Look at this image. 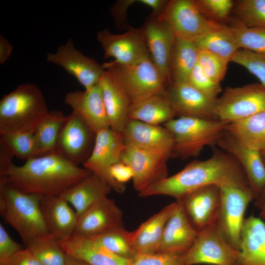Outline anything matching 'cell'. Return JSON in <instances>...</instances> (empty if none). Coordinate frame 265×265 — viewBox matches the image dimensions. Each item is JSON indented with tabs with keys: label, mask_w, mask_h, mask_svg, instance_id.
<instances>
[{
	"label": "cell",
	"mask_w": 265,
	"mask_h": 265,
	"mask_svg": "<svg viewBox=\"0 0 265 265\" xmlns=\"http://www.w3.org/2000/svg\"><path fill=\"white\" fill-rule=\"evenodd\" d=\"M211 185L219 187L249 186L246 175L236 159L220 148H214L209 158L192 161L177 173L152 185L138 195H164L180 201L195 189Z\"/></svg>",
	"instance_id": "6da1fadb"
},
{
	"label": "cell",
	"mask_w": 265,
	"mask_h": 265,
	"mask_svg": "<svg viewBox=\"0 0 265 265\" xmlns=\"http://www.w3.org/2000/svg\"><path fill=\"white\" fill-rule=\"evenodd\" d=\"M92 173L52 152L29 159L21 166L12 163L0 185L41 196H60Z\"/></svg>",
	"instance_id": "7a4b0ae2"
},
{
	"label": "cell",
	"mask_w": 265,
	"mask_h": 265,
	"mask_svg": "<svg viewBox=\"0 0 265 265\" xmlns=\"http://www.w3.org/2000/svg\"><path fill=\"white\" fill-rule=\"evenodd\" d=\"M49 113L36 85H20L0 101V134L34 133Z\"/></svg>",
	"instance_id": "3957f363"
},
{
	"label": "cell",
	"mask_w": 265,
	"mask_h": 265,
	"mask_svg": "<svg viewBox=\"0 0 265 265\" xmlns=\"http://www.w3.org/2000/svg\"><path fill=\"white\" fill-rule=\"evenodd\" d=\"M0 213L26 246L34 238L50 233L38 195L23 192L7 184L0 185Z\"/></svg>",
	"instance_id": "277c9868"
},
{
	"label": "cell",
	"mask_w": 265,
	"mask_h": 265,
	"mask_svg": "<svg viewBox=\"0 0 265 265\" xmlns=\"http://www.w3.org/2000/svg\"><path fill=\"white\" fill-rule=\"evenodd\" d=\"M228 123L219 120L182 116L163 124L172 134V157H197L207 146L216 145L226 131Z\"/></svg>",
	"instance_id": "5b68a950"
},
{
	"label": "cell",
	"mask_w": 265,
	"mask_h": 265,
	"mask_svg": "<svg viewBox=\"0 0 265 265\" xmlns=\"http://www.w3.org/2000/svg\"><path fill=\"white\" fill-rule=\"evenodd\" d=\"M103 65L131 103L154 95H166L167 82L151 57L134 64H122L112 61Z\"/></svg>",
	"instance_id": "8992f818"
},
{
	"label": "cell",
	"mask_w": 265,
	"mask_h": 265,
	"mask_svg": "<svg viewBox=\"0 0 265 265\" xmlns=\"http://www.w3.org/2000/svg\"><path fill=\"white\" fill-rule=\"evenodd\" d=\"M238 250L227 241L217 222L198 232L182 256V265H237Z\"/></svg>",
	"instance_id": "52a82bcc"
},
{
	"label": "cell",
	"mask_w": 265,
	"mask_h": 265,
	"mask_svg": "<svg viewBox=\"0 0 265 265\" xmlns=\"http://www.w3.org/2000/svg\"><path fill=\"white\" fill-rule=\"evenodd\" d=\"M265 110V87L261 83L227 87L216 101L217 119L228 123Z\"/></svg>",
	"instance_id": "ba28073f"
},
{
	"label": "cell",
	"mask_w": 265,
	"mask_h": 265,
	"mask_svg": "<svg viewBox=\"0 0 265 265\" xmlns=\"http://www.w3.org/2000/svg\"><path fill=\"white\" fill-rule=\"evenodd\" d=\"M125 147L123 132L110 128L100 130L96 133L92 153L83 167L106 182L112 189L123 193L125 185L114 180L109 171L113 165L121 161V156Z\"/></svg>",
	"instance_id": "9c48e42d"
},
{
	"label": "cell",
	"mask_w": 265,
	"mask_h": 265,
	"mask_svg": "<svg viewBox=\"0 0 265 265\" xmlns=\"http://www.w3.org/2000/svg\"><path fill=\"white\" fill-rule=\"evenodd\" d=\"M221 202L217 224L230 244L238 250L246 209L254 194L249 186L220 187Z\"/></svg>",
	"instance_id": "30bf717a"
},
{
	"label": "cell",
	"mask_w": 265,
	"mask_h": 265,
	"mask_svg": "<svg viewBox=\"0 0 265 265\" xmlns=\"http://www.w3.org/2000/svg\"><path fill=\"white\" fill-rule=\"evenodd\" d=\"M156 17L168 25L177 39L193 42L214 22L200 12L194 0H168Z\"/></svg>",
	"instance_id": "8fae6325"
},
{
	"label": "cell",
	"mask_w": 265,
	"mask_h": 265,
	"mask_svg": "<svg viewBox=\"0 0 265 265\" xmlns=\"http://www.w3.org/2000/svg\"><path fill=\"white\" fill-rule=\"evenodd\" d=\"M95 136L83 120L72 112L66 116L53 152L76 165L83 164L92 153Z\"/></svg>",
	"instance_id": "7c38bea8"
},
{
	"label": "cell",
	"mask_w": 265,
	"mask_h": 265,
	"mask_svg": "<svg viewBox=\"0 0 265 265\" xmlns=\"http://www.w3.org/2000/svg\"><path fill=\"white\" fill-rule=\"evenodd\" d=\"M97 37L104 50L105 59L113 57L114 62L130 65L151 57L142 27H130L120 34L104 29L98 32Z\"/></svg>",
	"instance_id": "4fadbf2b"
},
{
	"label": "cell",
	"mask_w": 265,
	"mask_h": 265,
	"mask_svg": "<svg viewBox=\"0 0 265 265\" xmlns=\"http://www.w3.org/2000/svg\"><path fill=\"white\" fill-rule=\"evenodd\" d=\"M166 95L176 117H192L218 120L217 99L203 94L188 82L169 83Z\"/></svg>",
	"instance_id": "5bb4252c"
},
{
	"label": "cell",
	"mask_w": 265,
	"mask_h": 265,
	"mask_svg": "<svg viewBox=\"0 0 265 265\" xmlns=\"http://www.w3.org/2000/svg\"><path fill=\"white\" fill-rule=\"evenodd\" d=\"M47 60L62 67L75 77L86 90L91 89L99 82L105 70L103 65L76 49L71 38L60 45L55 53H48Z\"/></svg>",
	"instance_id": "9a60e30c"
},
{
	"label": "cell",
	"mask_w": 265,
	"mask_h": 265,
	"mask_svg": "<svg viewBox=\"0 0 265 265\" xmlns=\"http://www.w3.org/2000/svg\"><path fill=\"white\" fill-rule=\"evenodd\" d=\"M122 132L127 144L159 156L166 160L172 157L173 136L163 126L129 120Z\"/></svg>",
	"instance_id": "2e32d148"
},
{
	"label": "cell",
	"mask_w": 265,
	"mask_h": 265,
	"mask_svg": "<svg viewBox=\"0 0 265 265\" xmlns=\"http://www.w3.org/2000/svg\"><path fill=\"white\" fill-rule=\"evenodd\" d=\"M121 160L133 172V188L140 192L168 177L166 160L162 157L126 144Z\"/></svg>",
	"instance_id": "e0dca14e"
},
{
	"label": "cell",
	"mask_w": 265,
	"mask_h": 265,
	"mask_svg": "<svg viewBox=\"0 0 265 265\" xmlns=\"http://www.w3.org/2000/svg\"><path fill=\"white\" fill-rule=\"evenodd\" d=\"M186 215L198 232L217 221L220 207V189L211 185L198 188L182 201Z\"/></svg>",
	"instance_id": "ac0fdd59"
},
{
	"label": "cell",
	"mask_w": 265,
	"mask_h": 265,
	"mask_svg": "<svg viewBox=\"0 0 265 265\" xmlns=\"http://www.w3.org/2000/svg\"><path fill=\"white\" fill-rule=\"evenodd\" d=\"M123 226L122 212L113 200L106 196L78 217L74 234L92 237Z\"/></svg>",
	"instance_id": "d6986e66"
},
{
	"label": "cell",
	"mask_w": 265,
	"mask_h": 265,
	"mask_svg": "<svg viewBox=\"0 0 265 265\" xmlns=\"http://www.w3.org/2000/svg\"><path fill=\"white\" fill-rule=\"evenodd\" d=\"M216 145L238 162L246 175L255 200L265 186V164L261 152L243 145L227 131Z\"/></svg>",
	"instance_id": "ffe728a7"
},
{
	"label": "cell",
	"mask_w": 265,
	"mask_h": 265,
	"mask_svg": "<svg viewBox=\"0 0 265 265\" xmlns=\"http://www.w3.org/2000/svg\"><path fill=\"white\" fill-rule=\"evenodd\" d=\"M142 28L151 58L168 84L170 60L176 36L167 23L152 15Z\"/></svg>",
	"instance_id": "44dd1931"
},
{
	"label": "cell",
	"mask_w": 265,
	"mask_h": 265,
	"mask_svg": "<svg viewBox=\"0 0 265 265\" xmlns=\"http://www.w3.org/2000/svg\"><path fill=\"white\" fill-rule=\"evenodd\" d=\"M64 102L95 133L110 128L99 81L90 90L68 92Z\"/></svg>",
	"instance_id": "7402d4cb"
},
{
	"label": "cell",
	"mask_w": 265,
	"mask_h": 265,
	"mask_svg": "<svg viewBox=\"0 0 265 265\" xmlns=\"http://www.w3.org/2000/svg\"><path fill=\"white\" fill-rule=\"evenodd\" d=\"M176 202L165 224L158 252L182 255L191 246L198 232L189 221L182 203Z\"/></svg>",
	"instance_id": "603a6c76"
},
{
	"label": "cell",
	"mask_w": 265,
	"mask_h": 265,
	"mask_svg": "<svg viewBox=\"0 0 265 265\" xmlns=\"http://www.w3.org/2000/svg\"><path fill=\"white\" fill-rule=\"evenodd\" d=\"M40 207L50 233L60 241L74 234L78 216L64 199L60 196H40Z\"/></svg>",
	"instance_id": "cb8c5ba5"
},
{
	"label": "cell",
	"mask_w": 265,
	"mask_h": 265,
	"mask_svg": "<svg viewBox=\"0 0 265 265\" xmlns=\"http://www.w3.org/2000/svg\"><path fill=\"white\" fill-rule=\"evenodd\" d=\"M60 242L66 254L89 265H132V259L114 254L90 237L74 234Z\"/></svg>",
	"instance_id": "d4e9b609"
},
{
	"label": "cell",
	"mask_w": 265,
	"mask_h": 265,
	"mask_svg": "<svg viewBox=\"0 0 265 265\" xmlns=\"http://www.w3.org/2000/svg\"><path fill=\"white\" fill-rule=\"evenodd\" d=\"M237 265H265V222L259 217L244 219Z\"/></svg>",
	"instance_id": "484cf974"
},
{
	"label": "cell",
	"mask_w": 265,
	"mask_h": 265,
	"mask_svg": "<svg viewBox=\"0 0 265 265\" xmlns=\"http://www.w3.org/2000/svg\"><path fill=\"white\" fill-rule=\"evenodd\" d=\"M176 205V201L167 205L133 231L132 246L135 255L158 252L165 224Z\"/></svg>",
	"instance_id": "4316f807"
},
{
	"label": "cell",
	"mask_w": 265,
	"mask_h": 265,
	"mask_svg": "<svg viewBox=\"0 0 265 265\" xmlns=\"http://www.w3.org/2000/svg\"><path fill=\"white\" fill-rule=\"evenodd\" d=\"M99 82L110 128L122 132L129 121L128 112L131 102L127 95L105 70Z\"/></svg>",
	"instance_id": "83f0119b"
},
{
	"label": "cell",
	"mask_w": 265,
	"mask_h": 265,
	"mask_svg": "<svg viewBox=\"0 0 265 265\" xmlns=\"http://www.w3.org/2000/svg\"><path fill=\"white\" fill-rule=\"evenodd\" d=\"M112 189L104 180L92 173L60 195L71 204L78 217Z\"/></svg>",
	"instance_id": "f1b7e54d"
},
{
	"label": "cell",
	"mask_w": 265,
	"mask_h": 265,
	"mask_svg": "<svg viewBox=\"0 0 265 265\" xmlns=\"http://www.w3.org/2000/svg\"><path fill=\"white\" fill-rule=\"evenodd\" d=\"M193 43L198 50L212 53L228 63L239 50L230 26L216 22Z\"/></svg>",
	"instance_id": "f546056e"
},
{
	"label": "cell",
	"mask_w": 265,
	"mask_h": 265,
	"mask_svg": "<svg viewBox=\"0 0 265 265\" xmlns=\"http://www.w3.org/2000/svg\"><path fill=\"white\" fill-rule=\"evenodd\" d=\"M175 117L167 95L163 94L154 95L132 103L128 112L130 120L155 125L164 124Z\"/></svg>",
	"instance_id": "4dcf8cb0"
},
{
	"label": "cell",
	"mask_w": 265,
	"mask_h": 265,
	"mask_svg": "<svg viewBox=\"0 0 265 265\" xmlns=\"http://www.w3.org/2000/svg\"><path fill=\"white\" fill-rule=\"evenodd\" d=\"M226 130L245 146L260 152L265 150V110L229 123Z\"/></svg>",
	"instance_id": "1f68e13d"
},
{
	"label": "cell",
	"mask_w": 265,
	"mask_h": 265,
	"mask_svg": "<svg viewBox=\"0 0 265 265\" xmlns=\"http://www.w3.org/2000/svg\"><path fill=\"white\" fill-rule=\"evenodd\" d=\"M198 57V50L193 42L176 38L170 60L169 83L187 82Z\"/></svg>",
	"instance_id": "d6a6232c"
},
{
	"label": "cell",
	"mask_w": 265,
	"mask_h": 265,
	"mask_svg": "<svg viewBox=\"0 0 265 265\" xmlns=\"http://www.w3.org/2000/svg\"><path fill=\"white\" fill-rule=\"evenodd\" d=\"M44 265H65L67 254L60 241L53 234L37 237L26 246Z\"/></svg>",
	"instance_id": "836d02e7"
},
{
	"label": "cell",
	"mask_w": 265,
	"mask_h": 265,
	"mask_svg": "<svg viewBox=\"0 0 265 265\" xmlns=\"http://www.w3.org/2000/svg\"><path fill=\"white\" fill-rule=\"evenodd\" d=\"M66 118V116L61 112L50 111L48 116L38 126L34 134L39 156L54 151L60 130Z\"/></svg>",
	"instance_id": "e575fe53"
},
{
	"label": "cell",
	"mask_w": 265,
	"mask_h": 265,
	"mask_svg": "<svg viewBox=\"0 0 265 265\" xmlns=\"http://www.w3.org/2000/svg\"><path fill=\"white\" fill-rule=\"evenodd\" d=\"M0 146L5 148L14 157L26 161L39 156L34 133L0 134Z\"/></svg>",
	"instance_id": "d590c367"
},
{
	"label": "cell",
	"mask_w": 265,
	"mask_h": 265,
	"mask_svg": "<svg viewBox=\"0 0 265 265\" xmlns=\"http://www.w3.org/2000/svg\"><path fill=\"white\" fill-rule=\"evenodd\" d=\"M239 49L265 54V28L249 27L236 20L229 26Z\"/></svg>",
	"instance_id": "8d00e7d4"
},
{
	"label": "cell",
	"mask_w": 265,
	"mask_h": 265,
	"mask_svg": "<svg viewBox=\"0 0 265 265\" xmlns=\"http://www.w3.org/2000/svg\"><path fill=\"white\" fill-rule=\"evenodd\" d=\"M133 231L121 227L103 234L90 237L114 254L128 259L135 256L132 246Z\"/></svg>",
	"instance_id": "74e56055"
},
{
	"label": "cell",
	"mask_w": 265,
	"mask_h": 265,
	"mask_svg": "<svg viewBox=\"0 0 265 265\" xmlns=\"http://www.w3.org/2000/svg\"><path fill=\"white\" fill-rule=\"evenodd\" d=\"M236 20L249 27L265 28V0H241L234 4Z\"/></svg>",
	"instance_id": "f35d334b"
},
{
	"label": "cell",
	"mask_w": 265,
	"mask_h": 265,
	"mask_svg": "<svg viewBox=\"0 0 265 265\" xmlns=\"http://www.w3.org/2000/svg\"><path fill=\"white\" fill-rule=\"evenodd\" d=\"M194 2L207 19L220 23L228 20L235 4L232 0H194Z\"/></svg>",
	"instance_id": "ab89813d"
},
{
	"label": "cell",
	"mask_w": 265,
	"mask_h": 265,
	"mask_svg": "<svg viewBox=\"0 0 265 265\" xmlns=\"http://www.w3.org/2000/svg\"><path fill=\"white\" fill-rule=\"evenodd\" d=\"M231 61L246 68L265 87V54L239 49Z\"/></svg>",
	"instance_id": "60d3db41"
},
{
	"label": "cell",
	"mask_w": 265,
	"mask_h": 265,
	"mask_svg": "<svg viewBox=\"0 0 265 265\" xmlns=\"http://www.w3.org/2000/svg\"><path fill=\"white\" fill-rule=\"evenodd\" d=\"M197 64L207 76L220 83L226 74L228 63L212 53L198 50Z\"/></svg>",
	"instance_id": "b9f144b4"
},
{
	"label": "cell",
	"mask_w": 265,
	"mask_h": 265,
	"mask_svg": "<svg viewBox=\"0 0 265 265\" xmlns=\"http://www.w3.org/2000/svg\"><path fill=\"white\" fill-rule=\"evenodd\" d=\"M187 82L203 94L213 99H217L222 91L220 83L214 81L207 76L198 64L191 72Z\"/></svg>",
	"instance_id": "7bdbcfd3"
},
{
	"label": "cell",
	"mask_w": 265,
	"mask_h": 265,
	"mask_svg": "<svg viewBox=\"0 0 265 265\" xmlns=\"http://www.w3.org/2000/svg\"><path fill=\"white\" fill-rule=\"evenodd\" d=\"M182 255L159 252L137 254L132 259V265H182Z\"/></svg>",
	"instance_id": "ee69618b"
},
{
	"label": "cell",
	"mask_w": 265,
	"mask_h": 265,
	"mask_svg": "<svg viewBox=\"0 0 265 265\" xmlns=\"http://www.w3.org/2000/svg\"><path fill=\"white\" fill-rule=\"evenodd\" d=\"M24 249L9 235L3 225L0 224V263H7L15 254Z\"/></svg>",
	"instance_id": "f6af8a7d"
},
{
	"label": "cell",
	"mask_w": 265,
	"mask_h": 265,
	"mask_svg": "<svg viewBox=\"0 0 265 265\" xmlns=\"http://www.w3.org/2000/svg\"><path fill=\"white\" fill-rule=\"evenodd\" d=\"M137 1L136 0H118L111 6V13L118 26H126L128 28L131 27L127 25V11L131 5L136 2Z\"/></svg>",
	"instance_id": "bcb514c9"
},
{
	"label": "cell",
	"mask_w": 265,
	"mask_h": 265,
	"mask_svg": "<svg viewBox=\"0 0 265 265\" xmlns=\"http://www.w3.org/2000/svg\"><path fill=\"white\" fill-rule=\"evenodd\" d=\"M109 174L117 182L125 185V183L132 179L133 172L131 167L122 161L113 165L109 169Z\"/></svg>",
	"instance_id": "7dc6e473"
},
{
	"label": "cell",
	"mask_w": 265,
	"mask_h": 265,
	"mask_svg": "<svg viewBox=\"0 0 265 265\" xmlns=\"http://www.w3.org/2000/svg\"><path fill=\"white\" fill-rule=\"evenodd\" d=\"M7 265H44L26 247L14 256L7 262Z\"/></svg>",
	"instance_id": "c3c4849f"
},
{
	"label": "cell",
	"mask_w": 265,
	"mask_h": 265,
	"mask_svg": "<svg viewBox=\"0 0 265 265\" xmlns=\"http://www.w3.org/2000/svg\"><path fill=\"white\" fill-rule=\"evenodd\" d=\"M168 0H138L137 2L144 4L153 10L152 15L158 16L163 10Z\"/></svg>",
	"instance_id": "681fc988"
},
{
	"label": "cell",
	"mask_w": 265,
	"mask_h": 265,
	"mask_svg": "<svg viewBox=\"0 0 265 265\" xmlns=\"http://www.w3.org/2000/svg\"><path fill=\"white\" fill-rule=\"evenodd\" d=\"M12 51V46L2 35L0 36V64H3L10 56Z\"/></svg>",
	"instance_id": "f907efd6"
},
{
	"label": "cell",
	"mask_w": 265,
	"mask_h": 265,
	"mask_svg": "<svg viewBox=\"0 0 265 265\" xmlns=\"http://www.w3.org/2000/svg\"><path fill=\"white\" fill-rule=\"evenodd\" d=\"M255 203L259 210V217L265 222V186L255 199Z\"/></svg>",
	"instance_id": "816d5d0a"
},
{
	"label": "cell",
	"mask_w": 265,
	"mask_h": 265,
	"mask_svg": "<svg viewBox=\"0 0 265 265\" xmlns=\"http://www.w3.org/2000/svg\"><path fill=\"white\" fill-rule=\"evenodd\" d=\"M65 265H89L86 263L67 254Z\"/></svg>",
	"instance_id": "f5cc1de1"
},
{
	"label": "cell",
	"mask_w": 265,
	"mask_h": 265,
	"mask_svg": "<svg viewBox=\"0 0 265 265\" xmlns=\"http://www.w3.org/2000/svg\"><path fill=\"white\" fill-rule=\"evenodd\" d=\"M261 156L264 161V162L265 164V150L262 152H261Z\"/></svg>",
	"instance_id": "db71d44e"
},
{
	"label": "cell",
	"mask_w": 265,
	"mask_h": 265,
	"mask_svg": "<svg viewBox=\"0 0 265 265\" xmlns=\"http://www.w3.org/2000/svg\"><path fill=\"white\" fill-rule=\"evenodd\" d=\"M0 265H7V263H0Z\"/></svg>",
	"instance_id": "11a10c76"
}]
</instances>
